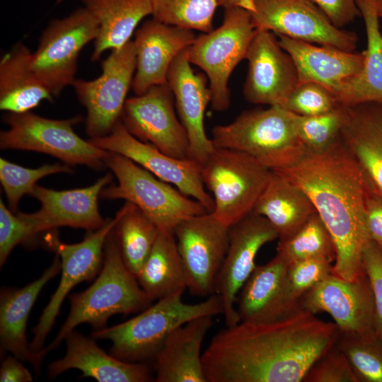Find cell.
Returning <instances> with one entry per match:
<instances>
[{"label":"cell","instance_id":"1","mask_svg":"<svg viewBox=\"0 0 382 382\" xmlns=\"http://www.w3.org/2000/svg\"><path fill=\"white\" fill-rule=\"evenodd\" d=\"M339 335L301 307L281 318L218 332L202 354L207 382H301Z\"/></svg>","mask_w":382,"mask_h":382},{"label":"cell","instance_id":"2","mask_svg":"<svg viewBox=\"0 0 382 382\" xmlns=\"http://www.w3.org/2000/svg\"><path fill=\"white\" fill-rule=\"evenodd\" d=\"M274 172L308 196L330 232L336 253L332 274L350 282L365 277L363 252L370 241L365 216L367 184L340 137L326 150L307 151L295 164Z\"/></svg>","mask_w":382,"mask_h":382},{"label":"cell","instance_id":"3","mask_svg":"<svg viewBox=\"0 0 382 382\" xmlns=\"http://www.w3.org/2000/svg\"><path fill=\"white\" fill-rule=\"evenodd\" d=\"M67 297L69 315L54 339L43 348L46 355L79 325L89 324L93 331L100 330L107 327L111 316L141 312L154 301L124 263L112 230L105 243L103 265L96 279L86 290Z\"/></svg>","mask_w":382,"mask_h":382},{"label":"cell","instance_id":"4","mask_svg":"<svg viewBox=\"0 0 382 382\" xmlns=\"http://www.w3.org/2000/svg\"><path fill=\"white\" fill-rule=\"evenodd\" d=\"M183 292L158 299L132 318L102 330L92 337L111 342L110 354L127 362L154 360L168 335L179 326L203 316L224 313L220 295L214 294L195 304L182 300Z\"/></svg>","mask_w":382,"mask_h":382},{"label":"cell","instance_id":"5","mask_svg":"<svg viewBox=\"0 0 382 382\" xmlns=\"http://www.w3.org/2000/svg\"><path fill=\"white\" fill-rule=\"evenodd\" d=\"M212 140L215 147L244 152L272 171L291 166L307 152L294 113L278 105L245 111L232 122L215 126Z\"/></svg>","mask_w":382,"mask_h":382},{"label":"cell","instance_id":"6","mask_svg":"<svg viewBox=\"0 0 382 382\" xmlns=\"http://www.w3.org/2000/svg\"><path fill=\"white\" fill-rule=\"evenodd\" d=\"M105 166L117 184L105 187L100 197L134 204L161 231L174 232L183 221L208 212L200 202L122 155L109 151Z\"/></svg>","mask_w":382,"mask_h":382},{"label":"cell","instance_id":"7","mask_svg":"<svg viewBox=\"0 0 382 382\" xmlns=\"http://www.w3.org/2000/svg\"><path fill=\"white\" fill-rule=\"evenodd\" d=\"M272 170L250 155L216 148L201 166L206 189L212 193V213L230 227L253 211Z\"/></svg>","mask_w":382,"mask_h":382},{"label":"cell","instance_id":"8","mask_svg":"<svg viewBox=\"0 0 382 382\" xmlns=\"http://www.w3.org/2000/svg\"><path fill=\"white\" fill-rule=\"evenodd\" d=\"M8 129L0 133V148L45 153L67 165H85L93 168L105 166L109 151L81 138L74 127L81 115L53 120L31 111L8 112L3 117Z\"/></svg>","mask_w":382,"mask_h":382},{"label":"cell","instance_id":"9","mask_svg":"<svg viewBox=\"0 0 382 382\" xmlns=\"http://www.w3.org/2000/svg\"><path fill=\"white\" fill-rule=\"evenodd\" d=\"M255 33L246 9L239 6L228 7L224 8L220 27L196 37L187 47L190 63L202 69L209 79L214 110L222 112L228 108L229 77L238 63L245 59Z\"/></svg>","mask_w":382,"mask_h":382},{"label":"cell","instance_id":"10","mask_svg":"<svg viewBox=\"0 0 382 382\" xmlns=\"http://www.w3.org/2000/svg\"><path fill=\"white\" fill-rule=\"evenodd\" d=\"M99 33L96 18L83 6L52 19L32 55V68L54 97L74 81L82 49Z\"/></svg>","mask_w":382,"mask_h":382},{"label":"cell","instance_id":"11","mask_svg":"<svg viewBox=\"0 0 382 382\" xmlns=\"http://www.w3.org/2000/svg\"><path fill=\"white\" fill-rule=\"evenodd\" d=\"M246 9L256 30L319 45L354 52L355 33L335 26L310 0H246Z\"/></svg>","mask_w":382,"mask_h":382},{"label":"cell","instance_id":"12","mask_svg":"<svg viewBox=\"0 0 382 382\" xmlns=\"http://www.w3.org/2000/svg\"><path fill=\"white\" fill-rule=\"evenodd\" d=\"M136 66L134 45L130 40L101 62L99 77L73 82L71 86L86 110V132L90 138L108 135L120 120Z\"/></svg>","mask_w":382,"mask_h":382},{"label":"cell","instance_id":"13","mask_svg":"<svg viewBox=\"0 0 382 382\" xmlns=\"http://www.w3.org/2000/svg\"><path fill=\"white\" fill-rule=\"evenodd\" d=\"M118 218L117 212L114 218L106 219L102 227L90 231L82 241L74 244L62 243L53 230L47 231L45 236L47 248L58 255L61 260V279L37 324L33 329V338L30 345L34 352L45 347V340L71 290L82 282L91 281L99 274L106 238Z\"/></svg>","mask_w":382,"mask_h":382},{"label":"cell","instance_id":"14","mask_svg":"<svg viewBox=\"0 0 382 382\" xmlns=\"http://www.w3.org/2000/svg\"><path fill=\"white\" fill-rule=\"evenodd\" d=\"M229 228L207 212L183 221L174 229L187 289L192 296L215 294L216 280L228 247Z\"/></svg>","mask_w":382,"mask_h":382},{"label":"cell","instance_id":"15","mask_svg":"<svg viewBox=\"0 0 382 382\" xmlns=\"http://www.w3.org/2000/svg\"><path fill=\"white\" fill-rule=\"evenodd\" d=\"M95 146L122 155L160 180L196 199L212 212L214 202L202 181L201 166L190 158H177L134 137L120 120L106 136L88 139Z\"/></svg>","mask_w":382,"mask_h":382},{"label":"cell","instance_id":"16","mask_svg":"<svg viewBox=\"0 0 382 382\" xmlns=\"http://www.w3.org/2000/svg\"><path fill=\"white\" fill-rule=\"evenodd\" d=\"M173 96L167 83L152 86L141 95L127 98L120 120L140 141L170 156L189 158L188 137L177 117Z\"/></svg>","mask_w":382,"mask_h":382},{"label":"cell","instance_id":"17","mask_svg":"<svg viewBox=\"0 0 382 382\" xmlns=\"http://www.w3.org/2000/svg\"><path fill=\"white\" fill-rule=\"evenodd\" d=\"M277 238L279 234L270 222L253 212L230 226L228 250L215 284V294L223 300L226 327L241 322L235 306L236 298L256 266L257 253L262 245Z\"/></svg>","mask_w":382,"mask_h":382},{"label":"cell","instance_id":"18","mask_svg":"<svg viewBox=\"0 0 382 382\" xmlns=\"http://www.w3.org/2000/svg\"><path fill=\"white\" fill-rule=\"evenodd\" d=\"M245 59L248 62L243 86L245 100L253 104L282 107L299 80L294 60L275 35L256 30Z\"/></svg>","mask_w":382,"mask_h":382},{"label":"cell","instance_id":"19","mask_svg":"<svg viewBox=\"0 0 382 382\" xmlns=\"http://www.w3.org/2000/svg\"><path fill=\"white\" fill-rule=\"evenodd\" d=\"M299 305L314 314L328 313L341 332L377 333L373 294L367 275L350 282L330 274L304 294Z\"/></svg>","mask_w":382,"mask_h":382},{"label":"cell","instance_id":"20","mask_svg":"<svg viewBox=\"0 0 382 382\" xmlns=\"http://www.w3.org/2000/svg\"><path fill=\"white\" fill-rule=\"evenodd\" d=\"M112 180V173H108L91 186L68 190L36 185L30 195L40 202V209L17 214L28 223L35 236L62 226L95 231L105 223L99 212L98 199Z\"/></svg>","mask_w":382,"mask_h":382},{"label":"cell","instance_id":"21","mask_svg":"<svg viewBox=\"0 0 382 382\" xmlns=\"http://www.w3.org/2000/svg\"><path fill=\"white\" fill-rule=\"evenodd\" d=\"M187 49L172 62L167 84L175 97L179 120L188 137L189 158L202 166L215 149L204 125V112L211 102L212 93L204 76L192 69Z\"/></svg>","mask_w":382,"mask_h":382},{"label":"cell","instance_id":"22","mask_svg":"<svg viewBox=\"0 0 382 382\" xmlns=\"http://www.w3.org/2000/svg\"><path fill=\"white\" fill-rule=\"evenodd\" d=\"M195 38L190 29L153 18L144 22L133 41L137 66L132 88L135 95H141L152 86L166 84L172 62Z\"/></svg>","mask_w":382,"mask_h":382},{"label":"cell","instance_id":"23","mask_svg":"<svg viewBox=\"0 0 382 382\" xmlns=\"http://www.w3.org/2000/svg\"><path fill=\"white\" fill-rule=\"evenodd\" d=\"M61 272V260L56 254L52 264L40 277L21 287L3 286L0 291L1 356L9 352L40 373L46 354L42 349L34 352L28 342L26 329L31 309L45 284Z\"/></svg>","mask_w":382,"mask_h":382},{"label":"cell","instance_id":"24","mask_svg":"<svg viewBox=\"0 0 382 382\" xmlns=\"http://www.w3.org/2000/svg\"><path fill=\"white\" fill-rule=\"evenodd\" d=\"M63 357L47 366V374L54 378L69 369L81 371V378L91 377L98 382H148L155 381L154 369L146 362H127L107 354L93 337L74 330L64 339Z\"/></svg>","mask_w":382,"mask_h":382},{"label":"cell","instance_id":"25","mask_svg":"<svg viewBox=\"0 0 382 382\" xmlns=\"http://www.w3.org/2000/svg\"><path fill=\"white\" fill-rule=\"evenodd\" d=\"M279 43L296 65L299 83L314 82L332 94L361 71L364 53L347 52L277 35Z\"/></svg>","mask_w":382,"mask_h":382},{"label":"cell","instance_id":"26","mask_svg":"<svg viewBox=\"0 0 382 382\" xmlns=\"http://www.w3.org/2000/svg\"><path fill=\"white\" fill-rule=\"evenodd\" d=\"M213 317L194 318L168 335L153 360L155 381L207 382L201 348Z\"/></svg>","mask_w":382,"mask_h":382},{"label":"cell","instance_id":"27","mask_svg":"<svg viewBox=\"0 0 382 382\" xmlns=\"http://www.w3.org/2000/svg\"><path fill=\"white\" fill-rule=\"evenodd\" d=\"M345 108L340 139L368 185L382 194V103H363Z\"/></svg>","mask_w":382,"mask_h":382},{"label":"cell","instance_id":"28","mask_svg":"<svg viewBox=\"0 0 382 382\" xmlns=\"http://www.w3.org/2000/svg\"><path fill=\"white\" fill-rule=\"evenodd\" d=\"M288 265L277 254L267 264L255 266L236 298L241 322L274 320L300 308L291 305L286 298Z\"/></svg>","mask_w":382,"mask_h":382},{"label":"cell","instance_id":"29","mask_svg":"<svg viewBox=\"0 0 382 382\" xmlns=\"http://www.w3.org/2000/svg\"><path fill=\"white\" fill-rule=\"evenodd\" d=\"M33 52L19 42L0 60V109L12 113L29 112L54 96L32 68Z\"/></svg>","mask_w":382,"mask_h":382},{"label":"cell","instance_id":"30","mask_svg":"<svg viewBox=\"0 0 382 382\" xmlns=\"http://www.w3.org/2000/svg\"><path fill=\"white\" fill-rule=\"evenodd\" d=\"M82 6L96 18L99 25L93 42L92 61L100 59L107 50L125 45L139 23L151 15V0H80Z\"/></svg>","mask_w":382,"mask_h":382},{"label":"cell","instance_id":"31","mask_svg":"<svg viewBox=\"0 0 382 382\" xmlns=\"http://www.w3.org/2000/svg\"><path fill=\"white\" fill-rule=\"evenodd\" d=\"M363 18L367 39L364 62L358 75L344 84L334 95L340 105L382 103V33L380 19L366 0H357Z\"/></svg>","mask_w":382,"mask_h":382},{"label":"cell","instance_id":"32","mask_svg":"<svg viewBox=\"0 0 382 382\" xmlns=\"http://www.w3.org/2000/svg\"><path fill=\"white\" fill-rule=\"evenodd\" d=\"M253 212L265 217L279 239L292 235L316 209L308 196L282 175L272 171Z\"/></svg>","mask_w":382,"mask_h":382},{"label":"cell","instance_id":"33","mask_svg":"<svg viewBox=\"0 0 382 382\" xmlns=\"http://www.w3.org/2000/svg\"><path fill=\"white\" fill-rule=\"evenodd\" d=\"M137 278L141 288L154 300L184 292L186 277L174 232L160 230Z\"/></svg>","mask_w":382,"mask_h":382},{"label":"cell","instance_id":"34","mask_svg":"<svg viewBox=\"0 0 382 382\" xmlns=\"http://www.w3.org/2000/svg\"><path fill=\"white\" fill-rule=\"evenodd\" d=\"M112 231L126 267L136 277L149 255L160 229L134 204L126 203L118 211Z\"/></svg>","mask_w":382,"mask_h":382},{"label":"cell","instance_id":"35","mask_svg":"<svg viewBox=\"0 0 382 382\" xmlns=\"http://www.w3.org/2000/svg\"><path fill=\"white\" fill-rule=\"evenodd\" d=\"M277 254L289 264L309 259L332 262L336 255L332 236L317 212L313 214L292 235L279 239Z\"/></svg>","mask_w":382,"mask_h":382},{"label":"cell","instance_id":"36","mask_svg":"<svg viewBox=\"0 0 382 382\" xmlns=\"http://www.w3.org/2000/svg\"><path fill=\"white\" fill-rule=\"evenodd\" d=\"M335 345L346 356L358 382H382V337L339 330Z\"/></svg>","mask_w":382,"mask_h":382},{"label":"cell","instance_id":"37","mask_svg":"<svg viewBox=\"0 0 382 382\" xmlns=\"http://www.w3.org/2000/svg\"><path fill=\"white\" fill-rule=\"evenodd\" d=\"M152 18L168 25L204 33L214 30L218 0H151Z\"/></svg>","mask_w":382,"mask_h":382},{"label":"cell","instance_id":"38","mask_svg":"<svg viewBox=\"0 0 382 382\" xmlns=\"http://www.w3.org/2000/svg\"><path fill=\"white\" fill-rule=\"evenodd\" d=\"M60 173H71L72 170L67 164H45L38 168H25L5 158H0V182L9 209L17 211L18 204L23 195H30L41 178Z\"/></svg>","mask_w":382,"mask_h":382},{"label":"cell","instance_id":"39","mask_svg":"<svg viewBox=\"0 0 382 382\" xmlns=\"http://www.w3.org/2000/svg\"><path fill=\"white\" fill-rule=\"evenodd\" d=\"M345 115L342 105L318 115L294 114L298 135L307 151L320 153L328 149L340 137Z\"/></svg>","mask_w":382,"mask_h":382},{"label":"cell","instance_id":"40","mask_svg":"<svg viewBox=\"0 0 382 382\" xmlns=\"http://www.w3.org/2000/svg\"><path fill=\"white\" fill-rule=\"evenodd\" d=\"M332 262L325 260L309 259L289 263L285 282L289 303L300 306L302 296L332 274Z\"/></svg>","mask_w":382,"mask_h":382},{"label":"cell","instance_id":"41","mask_svg":"<svg viewBox=\"0 0 382 382\" xmlns=\"http://www.w3.org/2000/svg\"><path fill=\"white\" fill-rule=\"evenodd\" d=\"M339 105L326 87L305 82L299 84L282 108L296 115L313 116L328 112Z\"/></svg>","mask_w":382,"mask_h":382},{"label":"cell","instance_id":"42","mask_svg":"<svg viewBox=\"0 0 382 382\" xmlns=\"http://www.w3.org/2000/svg\"><path fill=\"white\" fill-rule=\"evenodd\" d=\"M303 381L358 382L346 356L335 344L313 364Z\"/></svg>","mask_w":382,"mask_h":382},{"label":"cell","instance_id":"43","mask_svg":"<svg viewBox=\"0 0 382 382\" xmlns=\"http://www.w3.org/2000/svg\"><path fill=\"white\" fill-rule=\"evenodd\" d=\"M8 209L0 200V266L4 265L13 249L36 236L28 223Z\"/></svg>","mask_w":382,"mask_h":382},{"label":"cell","instance_id":"44","mask_svg":"<svg viewBox=\"0 0 382 382\" xmlns=\"http://www.w3.org/2000/svg\"><path fill=\"white\" fill-rule=\"evenodd\" d=\"M363 265L372 290L376 332L382 337V246L370 240L363 252Z\"/></svg>","mask_w":382,"mask_h":382},{"label":"cell","instance_id":"45","mask_svg":"<svg viewBox=\"0 0 382 382\" xmlns=\"http://www.w3.org/2000/svg\"><path fill=\"white\" fill-rule=\"evenodd\" d=\"M327 16L332 24L342 28L361 16L357 0H310Z\"/></svg>","mask_w":382,"mask_h":382},{"label":"cell","instance_id":"46","mask_svg":"<svg viewBox=\"0 0 382 382\" xmlns=\"http://www.w3.org/2000/svg\"><path fill=\"white\" fill-rule=\"evenodd\" d=\"M365 216L370 240L382 246V194L373 190L368 184L365 195Z\"/></svg>","mask_w":382,"mask_h":382},{"label":"cell","instance_id":"47","mask_svg":"<svg viewBox=\"0 0 382 382\" xmlns=\"http://www.w3.org/2000/svg\"><path fill=\"white\" fill-rule=\"evenodd\" d=\"M1 382H31L33 376L22 361L14 355L4 358L0 368Z\"/></svg>","mask_w":382,"mask_h":382},{"label":"cell","instance_id":"48","mask_svg":"<svg viewBox=\"0 0 382 382\" xmlns=\"http://www.w3.org/2000/svg\"><path fill=\"white\" fill-rule=\"evenodd\" d=\"M246 0H218V5L224 8L240 6L243 2Z\"/></svg>","mask_w":382,"mask_h":382},{"label":"cell","instance_id":"49","mask_svg":"<svg viewBox=\"0 0 382 382\" xmlns=\"http://www.w3.org/2000/svg\"><path fill=\"white\" fill-rule=\"evenodd\" d=\"M375 9L378 18L382 21V0H366Z\"/></svg>","mask_w":382,"mask_h":382},{"label":"cell","instance_id":"50","mask_svg":"<svg viewBox=\"0 0 382 382\" xmlns=\"http://www.w3.org/2000/svg\"><path fill=\"white\" fill-rule=\"evenodd\" d=\"M63 0H57V4H59L60 2H62Z\"/></svg>","mask_w":382,"mask_h":382}]
</instances>
